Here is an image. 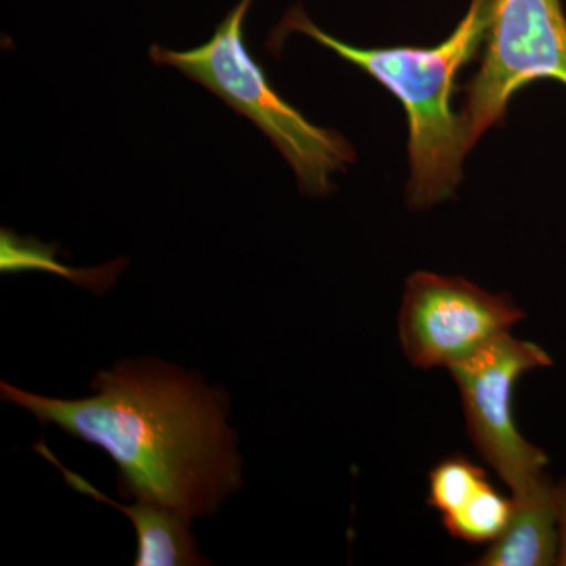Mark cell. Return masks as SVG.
<instances>
[{"label": "cell", "instance_id": "1", "mask_svg": "<svg viewBox=\"0 0 566 566\" xmlns=\"http://www.w3.org/2000/svg\"><path fill=\"white\" fill-rule=\"evenodd\" d=\"M95 394L43 397L2 382V398L43 424L104 450L125 497L166 506L192 524L243 485L229 398L202 376L156 359L123 360L93 378Z\"/></svg>", "mask_w": 566, "mask_h": 566}, {"label": "cell", "instance_id": "2", "mask_svg": "<svg viewBox=\"0 0 566 566\" xmlns=\"http://www.w3.org/2000/svg\"><path fill=\"white\" fill-rule=\"evenodd\" d=\"M294 32L363 70L403 106L409 133V207L430 210L452 199L463 180L465 156L471 153L452 99L458 73L483 46L485 0H471L463 20L436 46H353L322 31L303 7L294 6L274 29L268 48Z\"/></svg>", "mask_w": 566, "mask_h": 566}, {"label": "cell", "instance_id": "3", "mask_svg": "<svg viewBox=\"0 0 566 566\" xmlns=\"http://www.w3.org/2000/svg\"><path fill=\"white\" fill-rule=\"evenodd\" d=\"M252 3L240 0L202 46L174 51L153 44L151 61L180 70L249 118L292 166L301 191L326 196L334 189L333 175L356 161V150L340 133L314 125L274 91L245 44L244 21Z\"/></svg>", "mask_w": 566, "mask_h": 566}, {"label": "cell", "instance_id": "4", "mask_svg": "<svg viewBox=\"0 0 566 566\" xmlns=\"http://www.w3.org/2000/svg\"><path fill=\"white\" fill-rule=\"evenodd\" d=\"M479 70L461 109L469 150L504 120L509 104L532 82L566 87V14L560 0H485Z\"/></svg>", "mask_w": 566, "mask_h": 566}, {"label": "cell", "instance_id": "5", "mask_svg": "<svg viewBox=\"0 0 566 566\" xmlns=\"http://www.w3.org/2000/svg\"><path fill=\"white\" fill-rule=\"evenodd\" d=\"M553 357L534 342L512 333L450 365L475 449L504 480L513 495L526 494L549 479V458L516 427L513 394L521 376L547 368Z\"/></svg>", "mask_w": 566, "mask_h": 566}, {"label": "cell", "instance_id": "6", "mask_svg": "<svg viewBox=\"0 0 566 566\" xmlns=\"http://www.w3.org/2000/svg\"><path fill=\"white\" fill-rule=\"evenodd\" d=\"M524 318L509 294L486 292L463 277L420 271L406 281L398 335L415 367L449 368L512 333Z\"/></svg>", "mask_w": 566, "mask_h": 566}, {"label": "cell", "instance_id": "7", "mask_svg": "<svg viewBox=\"0 0 566 566\" xmlns=\"http://www.w3.org/2000/svg\"><path fill=\"white\" fill-rule=\"evenodd\" d=\"M33 450L46 458L62 472L66 485L77 493L92 495L95 501L103 502L117 509L132 521L137 535L136 566H191L207 565L210 562L200 556L196 536L189 527L191 523L166 506L137 501L136 504L125 505L112 501L102 491L96 490L84 476L70 471L54 457L44 439L33 446Z\"/></svg>", "mask_w": 566, "mask_h": 566}, {"label": "cell", "instance_id": "8", "mask_svg": "<svg viewBox=\"0 0 566 566\" xmlns=\"http://www.w3.org/2000/svg\"><path fill=\"white\" fill-rule=\"evenodd\" d=\"M512 520L476 565L549 566L557 564V521L554 480L546 479L526 494L513 495Z\"/></svg>", "mask_w": 566, "mask_h": 566}, {"label": "cell", "instance_id": "9", "mask_svg": "<svg viewBox=\"0 0 566 566\" xmlns=\"http://www.w3.org/2000/svg\"><path fill=\"white\" fill-rule=\"evenodd\" d=\"M125 262H112L95 270H71L55 260V245H44L36 240H21L10 230H2V273L46 271L70 279L77 285L103 294L117 281Z\"/></svg>", "mask_w": 566, "mask_h": 566}, {"label": "cell", "instance_id": "10", "mask_svg": "<svg viewBox=\"0 0 566 566\" xmlns=\"http://www.w3.org/2000/svg\"><path fill=\"white\" fill-rule=\"evenodd\" d=\"M513 510V497H505L488 482L457 512L442 516V524L453 538L471 545H491L504 534Z\"/></svg>", "mask_w": 566, "mask_h": 566}, {"label": "cell", "instance_id": "11", "mask_svg": "<svg viewBox=\"0 0 566 566\" xmlns=\"http://www.w3.org/2000/svg\"><path fill=\"white\" fill-rule=\"evenodd\" d=\"M488 482L490 480L485 469L472 463L469 458L464 455L446 458L430 472L428 505L438 510L441 517L450 515L463 506Z\"/></svg>", "mask_w": 566, "mask_h": 566}, {"label": "cell", "instance_id": "12", "mask_svg": "<svg viewBox=\"0 0 566 566\" xmlns=\"http://www.w3.org/2000/svg\"><path fill=\"white\" fill-rule=\"evenodd\" d=\"M554 505L557 521V564L566 566V476L560 482H554Z\"/></svg>", "mask_w": 566, "mask_h": 566}]
</instances>
